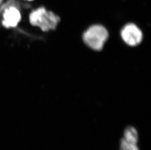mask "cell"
Returning <instances> with one entry per match:
<instances>
[{
    "label": "cell",
    "instance_id": "obj_2",
    "mask_svg": "<svg viewBox=\"0 0 151 150\" xmlns=\"http://www.w3.org/2000/svg\"><path fill=\"white\" fill-rule=\"evenodd\" d=\"M108 32L101 25H94L89 27L83 35L84 43L96 51H100L107 41Z\"/></svg>",
    "mask_w": 151,
    "mask_h": 150
},
{
    "label": "cell",
    "instance_id": "obj_7",
    "mask_svg": "<svg viewBox=\"0 0 151 150\" xmlns=\"http://www.w3.org/2000/svg\"><path fill=\"white\" fill-rule=\"evenodd\" d=\"M3 1H4V0H0V5L1 4L3 3Z\"/></svg>",
    "mask_w": 151,
    "mask_h": 150
},
{
    "label": "cell",
    "instance_id": "obj_1",
    "mask_svg": "<svg viewBox=\"0 0 151 150\" xmlns=\"http://www.w3.org/2000/svg\"><path fill=\"white\" fill-rule=\"evenodd\" d=\"M29 21L32 26H38L43 31H47L56 29L60 18L44 7H41L30 13Z\"/></svg>",
    "mask_w": 151,
    "mask_h": 150
},
{
    "label": "cell",
    "instance_id": "obj_5",
    "mask_svg": "<svg viewBox=\"0 0 151 150\" xmlns=\"http://www.w3.org/2000/svg\"><path fill=\"white\" fill-rule=\"evenodd\" d=\"M123 139L129 142L137 144L139 139L138 132L134 127L128 126L124 130Z\"/></svg>",
    "mask_w": 151,
    "mask_h": 150
},
{
    "label": "cell",
    "instance_id": "obj_4",
    "mask_svg": "<svg viewBox=\"0 0 151 150\" xmlns=\"http://www.w3.org/2000/svg\"><path fill=\"white\" fill-rule=\"evenodd\" d=\"M3 16V26L6 28L15 27L21 19V15L19 10L14 6L6 7Z\"/></svg>",
    "mask_w": 151,
    "mask_h": 150
},
{
    "label": "cell",
    "instance_id": "obj_3",
    "mask_svg": "<svg viewBox=\"0 0 151 150\" xmlns=\"http://www.w3.org/2000/svg\"><path fill=\"white\" fill-rule=\"evenodd\" d=\"M121 36L124 42L131 46H135L142 41V31L135 24H129L121 31Z\"/></svg>",
    "mask_w": 151,
    "mask_h": 150
},
{
    "label": "cell",
    "instance_id": "obj_6",
    "mask_svg": "<svg viewBox=\"0 0 151 150\" xmlns=\"http://www.w3.org/2000/svg\"><path fill=\"white\" fill-rule=\"evenodd\" d=\"M119 150H139L137 144L130 143L122 139L120 141Z\"/></svg>",
    "mask_w": 151,
    "mask_h": 150
},
{
    "label": "cell",
    "instance_id": "obj_8",
    "mask_svg": "<svg viewBox=\"0 0 151 150\" xmlns=\"http://www.w3.org/2000/svg\"><path fill=\"white\" fill-rule=\"evenodd\" d=\"M27 1H32V0H27Z\"/></svg>",
    "mask_w": 151,
    "mask_h": 150
}]
</instances>
